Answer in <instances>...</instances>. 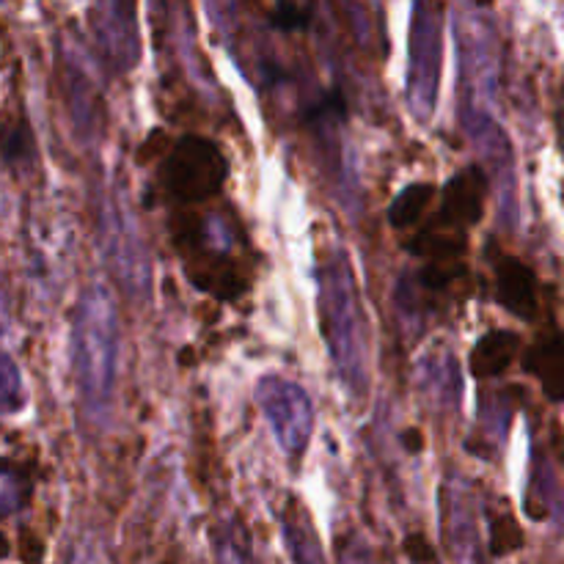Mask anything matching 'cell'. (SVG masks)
Listing matches in <instances>:
<instances>
[{
    "mask_svg": "<svg viewBox=\"0 0 564 564\" xmlns=\"http://www.w3.org/2000/svg\"><path fill=\"white\" fill-rule=\"evenodd\" d=\"M496 301L516 317L534 323L540 317V279L527 262L501 253L494 264Z\"/></svg>",
    "mask_w": 564,
    "mask_h": 564,
    "instance_id": "10",
    "label": "cell"
},
{
    "mask_svg": "<svg viewBox=\"0 0 564 564\" xmlns=\"http://www.w3.org/2000/svg\"><path fill=\"white\" fill-rule=\"evenodd\" d=\"M215 556H218V564H253L246 534L237 527H224L215 534Z\"/></svg>",
    "mask_w": 564,
    "mask_h": 564,
    "instance_id": "16",
    "label": "cell"
},
{
    "mask_svg": "<svg viewBox=\"0 0 564 564\" xmlns=\"http://www.w3.org/2000/svg\"><path fill=\"white\" fill-rule=\"evenodd\" d=\"M405 554L411 556L413 564H433L435 562V551H433V545L427 543V538H424V534H411V538L405 540Z\"/></svg>",
    "mask_w": 564,
    "mask_h": 564,
    "instance_id": "19",
    "label": "cell"
},
{
    "mask_svg": "<svg viewBox=\"0 0 564 564\" xmlns=\"http://www.w3.org/2000/svg\"><path fill=\"white\" fill-rule=\"evenodd\" d=\"M284 538H286V545H290L292 562L295 564H325L312 527H303V523H297L295 518H286Z\"/></svg>",
    "mask_w": 564,
    "mask_h": 564,
    "instance_id": "14",
    "label": "cell"
},
{
    "mask_svg": "<svg viewBox=\"0 0 564 564\" xmlns=\"http://www.w3.org/2000/svg\"><path fill=\"white\" fill-rule=\"evenodd\" d=\"M523 369L543 386V394L551 402H564V336H540L523 352Z\"/></svg>",
    "mask_w": 564,
    "mask_h": 564,
    "instance_id": "11",
    "label": "cell"
},
{
    "mask_svg": "<svg viewBox=\"0 0 564 564\" xmlns=\"http://www.w3.org/2000/svg\"><path fill=\"white\" fill-rule=\"evenodd\" d=\"M3 397H6V413L17 411L20 408V400L14 397V383H17V372H14V364L11 358H6V375H3Z\"/></svg>",
    "mask_w": 564,
    "mask_h": 564,
    "instance_id": "21",
    "label": "cell"
},
{
    "mask_svg": "<svg viewBox=\"0 0 564 564\" xmlns=\"http://www.w3.org/2000/svg\"><path fill=\"white\" fill-rule=\"evenodd\" d=\"M402 446H405V449L411 452V455H419V452L424 449V435H422V430L408 427L405 433H402Z\"/></svg>",
    "mask_w": 564,
    "mask_h": 564,
    "instance_id": "23",
    "label": "cell"
},
{
    "mask_svg": "<svg viewBox=\"0 0 564 564\" xmlns=\"http://www.w3.org/2000/svg\"><path fill=\"white\" fill-rule=\"evenodd\" d=\"M521 345L523 339L516 330H490V334H485L482 339L474 345L471 356H468V372L479 380L499 378V375L516 361V356L521 352Z\"/></svg>",
    "mask_w": 564,
    "mask_h": 564,
    "instance_id": "12",
    "label": "cell"
},
{
    "mask_svg": "<svg viewBox=\"0 0 564 564\" xmlns=\"http://www.w3.org/2000/svg\"><path fill=\"white\" fill-rule=\"evenodd\" d=\"M341 564H375V560L369 554H364V551H345L341 554Z\"/></svg>",
    "mask_w": 564,
    "mask_h": 564,
    "instance_id": "24",
    "label": "cell"
},
{
    "mask_svg": "<svg viewBox=\"0 0 564 564\" xmlns=\"http://www.w3.org/2000/svg\"><path fill=\"white\" fill-rule=\"evenodd\" d=\"M116 352H119V328H116L113 303L108 290L88 286L72 317V367H75L83 411L97 424L105 422L113 400Z\"/></svg>",
    "mask_w": 564,
    "mask_h": 564,
    "instance_id": "1",
    "label": "cell"
},
{
    "mask_svg": "<svg viewBox=\"0 0 564 564\" xmlns=\"http://www.w3.org/2000/svg\"><path fill=\"white\" fill-rule=\"evenodd\" d=\"M72 564H108V560L102 556V551L94 549V545H80L72 556Z\"/></svg>",
    "mask_w": 564,
    "mask_h": 564,
    "instance_id": "22",
    "label": "cell"
},
{
    "mask_svg": "<svg viewBox=\"0 0 564 564\" xmlns=\"http://www.w3.org/2000/svg\"><path fill=\"white\" fill-rule=\"evenodd\" d=\"M169 138H165V132L163 130H152V135L147 138V141L141 143V149H138V160H141V163H147L149 158H158V154H163L165 158V152H169Z\"/></svg>",
    "mask_w": 564,
    "mask_h": 564,
    "instance_id": "20",
    "label": "cell"
},
{
    "mask_svg": "<svg viewBox=\"0 0 564 564\" xmlns=\"http://www.w3.org/2000/svg\"><path fill=\"white\" fill-rule=\"evenodd\" d=\"M33 152V141H31V130H28L25 121L20 119V124L11 127L6 132V141H3V154H6V163H17V160L28 158Z\"/></svg>",
    "mask_w": 564,
    "mask_h": 564,
    "instance_id": "18",
    "label": "cell"
},
{
    "mask_svg": "<svg viewBox=\"0 0 564 564\" xmlns=\"http://www.w3.org/2000/svg\"><path fill=\"white\" fill-rule=\"evenodd\" d=\"M91 31L105 64L113 72H130L141 58V36L135 25V6L97 3L88 11Z\"/></svg>",
    "mask_w": 564,
    "mask_h": 564,
    "instance_id": "8",
    "label": "cell"
},
{
    "mask_svg": "<svg viewBox=\"0 0 564 564\" xmlns=\"http://www.w3.org/2000/svg\"><path fill=\"white\" fill-rule=\"evenodd\" d=\"M229 176L224 149L204 135H182L160 163V185L174 202L198 204L218 196Z\"/></svg>",
    "mask_w": 564,
    "mask_h": 564,
    "instance_id": "4",
    "label": "cell"
},
{
    "mask_svg": "<svg viewBox=\"0 0 564 564\" xmlns=\"http://www.w3.org/2000/svg\"><path fill=\"white\" fill-rule=\"evenodd\" d=\"M174 248L196 290L209 292L218 301H235L242 295L246 279L231 259V237L218 218H174Z\"/></svg>",
    "mask_w": 564,
    "mask_h": 564,
    "instance_id": "3",
    "label": "cell"
},
{
    "mask_svg": "<svg viewBox=\"0 0 564 564\" xmlns=\"http://www.w3.org/2000/svg\"><path fill=\"white\" fill-rule=\"evenodd\" d=\"M259 405L270 416L281 446L292 457L306 449V441L312 435V400L306 391L295 383H284L279 378H268L259 383Z\"/></svg>",
    "mask_w": 564,
    "mask_h": 564,
    "instance_id": "7",
    "label": "cell"
},
{
    "mask_svg": "<svg viewBox=\"0 0 564 564\" xmlns=\"http://www.w3.org/2000/svg\"><path fill=\"white\" fill-rule=\"evenodd\" d=\"M485 196H488V174L479 165H466L441 187V209L435 220L446 229L466 235L482 218Z\"/></svg>",
    "mask_w": 564,
    "mask_h": 564,
    "instance_id": "9",
    "label": "cell"
},
{
    "mask_svg": "<svg viewBox=\"0 0 564 564\" xmlns=\"http://www.w3.org/2000/svg\"><path fill=\"white\" fill-rule=\"evenodd\" d=\"M102 248L121 290L130 295H143L149 286L147 251H143L135 224L116 198L105 202L102 209Z\"/></svg>",
    "mask_w": 564,
    "mask_h": 564,
    "instance_id": "6",
    "label": "cell"
},
{
    "mask_svg": "<svg viewBox=\"0 0 564 564\" xmlns=\"http://www.w3.org/2000/svg\"><path fill=\"white\" fill-rule=\"evenodd\" d=\"M319 317L325 345L341 378L356 389L367 386V325L358 303L356 279L345 253H336L319 270Z\"/></svg>",
    "mask_w": 564,
    "mask_h": 564,
    "instance_id": "2",
    "label": "cell"
},
{
    "mask_svg": "<svg viewBox=\"0 0 564 564\" xmlns=\"http://www.w3.org/2000/svg\"><path fill=\"white\" fill-rule=\"evenodd\" d=\"M438 187L433 182H416V185H408L397 193V198L389 207V220L394 229H413L416 224H422L424 213L433 204Z\"/></svg>",
    "mask_w": 564,
    "mask_h": 564,
    "instance_id": "13",
    "label": "cell"
},
{
    "mask_svg": "<svg viewBox=\"0 0 564 564\" xmlns=\"http://www.w3.org/2000/svg\"><path fill=\"white\" fill-rule=\"evenodd\" d=\"M490 554L494 556H505V554H512V551H518L523 545V532L521 527L516 523V518L512 516H496L490 518Z\"/></svg>",
    "mask_w": 564,
    "mask_h": 564,
    "instance_id": "15",
    "label": "cell"
},
{
    "mask_svg": "<svg viewBox=\"0 0 564 564\" xmlns=\"http://www.w3.org/2000/svg\"><path fill=\"white\" fill-rule=\"evenodd\" d=\"M270 22H273L279 31H306L308 28V9L297 3H279L270 11Z\"/></svg>",
    "mask_w": 564,
    "mask_h": 564,
    "instance_id": "17",
    "label": "cell"
},
{
    "mask_svg": "<svg viewBox=\"0 0 564 564\" xmlns=\"http://www.w3.org/2000/svg\"><path fill=\"white\" fill-rule=\"evenodd\" d=\"M444 61V6L419 3L411 20L408 47V102L416 119L427 121L435 110Z\"/></svg>",
    "mask_w": 564,
    "mask_h": 564,
    "instance_id": "5",
    "label": "cell"
}]
</instances>
